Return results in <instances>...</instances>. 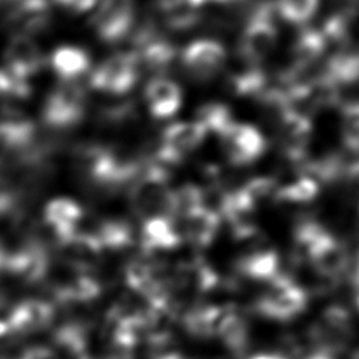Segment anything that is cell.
<instances>
[{
    "label": "cell",
    "mask_w": 359,
    "mask_h": 359,
    "mask_svg": "<svg viewBox=\"0 0 359 359\" xmlns=\"http://www.w3.org/2000/svg\"><path fill=\"white\" fill-rule=\"evenodd\" d=\"M293 238L313 271L325 280L339 282L349 272L352 258L345 244L311 219L300 220Z\"/></svg>",
    "instance_id": "1"
},
{
    "label": "cell",
    "mask_w": 359,
    "mask_h": 359,
    "mask_svg": "<svg viewBox=\"0 0 359 359\" xmlns=\"http://www.w3.org/2000/svg\"><path fill=\"white\" fill-rule=\"evenodd\" d=\"M309 304L307 292L289 275L280 273L255 300V311L264 318L290 321L299 317Z\"/></svg>",
    "instance_id": "2"
},
{
    "label": "cell",
    "mask_w": 359,
    "mask_h": 359,
    "mask_svg": "<svg viewBox=\"0 0 359 359\" xmlns=\"http://www.w3.org/2000/svg\"><path fill=\"white\" fill-rule=\"evenodd\" d=\"M355 335L351 311L341 304L327 306L309 330V341L314 351L337 355L346 349Z\"/></svg>",
    "instance_id": "3"
},
{
    "label": "cell",
    "mask_w": 359,
    "mask_h": 359,
    "mask_svg": "<svg viewBox=\"0 0 359 359\" xmlns=\"http://www.w3.org/2000/svg\"><path fill=\"white\" fill-rule=\"evenodd\" d=\"M86 111V90L76 81H63L48 94L42 107V121L53 129H67L80 123Z\"/></svg>",
    "instance_id": "4"
},
{
    "label": "cell",
    "mask_w": 359,
    "mask_h": 359,
    "mask_svg": "<svg viewBox=\"0 0 359 359\" xmlns=\"http://www.w3.org/2000/svg\"><path fill=\"white\" fill-rule=\"evenodd\" d=\"M137 76L136 59L129 53L107 57L90 76V86L101 93L122 94L132 88Z\"/></svg>",
    "instance_id": "5"
},
{
    "label": "cell",
    "mask_w": 359,
    "mask_h": 359,
    "mask_svg": "<svg viewBox=\"0 0 359 359\" xmlns=\"http://www.w3.org/2000/svg\"><path fill=\"white\" fill-rule=\"evenodd\" d=\"M52 24L48 0H13L4 14V25L14 35L34 36L45 32Z\"/></svg>",
    "instance_id": "6"
},
{
    "label": "cell",
    "mask_w": 359,
    "mask_h": 359,
    "mask_svg": "<svg viewBox=\"0 0 359 359\" xmlns=\"http://www.w3.org/2000/svg\"><path fill=\"white\" fill-rule=\"evenodd\" d=\"M133 20L132 0H98L91 15V27L105 42L122 38Z\"/></svg>",
    "instance_id": "7"
},
{
    "label": "cell",
    "mask_w": 359,
    "mask_h": 359,
    "mask_svg": "<svg viewBox=\"0 0 359 359\" xmlns=\"http://www.w3.org/2000/svg\"><path fill=\"white\" fill-rule=\"evenodd\" d=\"M4 69L14 77L28 81L45 66V56L39 45L25 35H13L3 52Z\"/></svg>",
    "instance_id": "8"
},
{
    "label": "cell",
    "mask_w": 359,
    "mask_h": 359,
    "mask_svg": "<svg viewBox=\"0 0 359 359\" xmlns=\"http://www.w3.org/2000/svg\"><path fill=\"white\" fill-rule=\"evenodd\" d=\"M219 135L227 158L237 165L252 163L264 153V137L251 125L231 122Z\"/></svg>",
    "instance_id": "9"
},
{
    "label": "cell",
    "mask_w": 359,
    "mask_h": 359,
    "mask_svg": "<svg viewBox=\"0 0 359 359\" xmlns=\"http://www.w3.org/2000/svg\"><path fill=\"white\" fill-rule=\"evenodd\" d=\"M219 275L202 258H194L175 265L168 271L170 292L181 290L195 294H206L217 287Z\"/></svg>",
    "instance_id": "10"
},
{
    "label": "cell",
    "mask_w": 359,
    "mask_h": 359,
    "mask_svg": "<svg viewBox=\"0 0 359 359\" xmlns=\"http://www.w3.org/2000/svg\"><path fill=\"white\" fill-rule=\"evenodd\" d=\"M206 129L199 122L174 123L163 135V146L158 153V163L168 167L201 146Z\"/></svg>",
    "instance_id": "11"
},
{
    "label": "cell",
    "mask_w": 359,
    "mask_h": 359,
    "mask_svg": "<svg viewBox=\"0 0 359 359\" xmlns=\"http://www.w3.org/2000/svg\"><path fill=\"white\" fill-rule=\"evenodd\" d=\"M59 259L76 271L90 273L102 259V247L93 233L76 231L56 245Z\"/></svg>",
    "instance_id": "12"
},
{
    "label": "cell",
    "mask_w": 359,
    "mask_h": 359,
    "mask_svg": "<svg viewBox=\"0 0 359 359\" xmlns=\"http://www.w3.org/2000/svg\"><path fill=\"white\" fill-rule=\"evenodd\" d=\"M55 318V307L41 299H25L14 304L7 314L8 327L18 335L25 337L48 328Z\"/></svg>",
    "instance_id": "13"
},
{
    "label": "cell",
    "mask_w": 359,
    "mask_h": 359,
    "mask_svg": "<svg viewBox=\"0 0 359 359\" xmlns=\"http://www.w3.org/2000/svg\"><path fill=\"white\" fill-rule=\"evenodd\" d=\"M83 216V208L69 198H56L45 205L43 223L55 238V248L59 243L77 231Z\"/></svg>",
    "instance_id": "14"
},
{
    "label": "cell",
    "mask_w": 359,
    "mask_h": 359,
    "mask_svg": "<svg viewBox=\"0 0 359 359\" xmlns=\"http://www.w3.org/2000/svg\"><path fill=\"white\" fill-rule=\"evenodd\" d=\"M182 240H187L195 248L209 247L220 229V215L202 205L181 217Z\"/></svg>",
    "instance_id": "15"
},
{
    "label": "cell",
    "mask_w": 359,
    "mask_h": 359,
    "mask_svg": "<svg viewBox=\"0 0 359 359\" xmlns=\"http://www.w3.org/2000/svg\"><path fill=\"white\" fill-rule=\"evenodd\" d=\"M181 243L182 236L174 219L158 216L143 220L140 230V247L144 255L175 250Z\"/></svg>",
    "instance_id": "16"
},
{
    "label": "cell",
    "mask_w": 359,
    "mask_h": 359,
    "mask_svg": "<svg viewBox=\"0 0 359 359\" xmlns=\"http://www.w3.org/2000/svg\"><path fill=\"white\" fill-rule=\"evenodd\" d=\"M224 60L223 48L213 41H198L184 52V65L187 70L201 79L213 76Z\"/></svg>",
    "instance_id": "17"
},
{
    "label": "cell",
    "mask_w": 359,
    "mask_h": 359,
    "mask_svg": "<svg viewBox=\"0 0 359 359\" xmlns=\"http://www.w3.org/2000/svg\"><path fill=\"white\" fill-rule=\"evenodd\" d=\"M216 337L233 355L243 356L250 344V324L241 313L226 307L220 317Z\"/></svg>",
    "instance_id": "18"
},
{
    "label": "cell",
    "mask_w": 359,
    "mask_h": 359,
    "mask_svg": "<svg viewBox=\"0 0 359 359\" xmlns=\"http://www.w3.org/2000/svg\"><path fill=\"white\" fill-rule=\"evenodd\" d=\"M236 268L248 279L268 283L280 275L279 254L272 248L252 250L238 258Z\"/></svg>",
    "instance_id": "19"
},
{
    "label": "cell",
    "mask_w": 359,
    "mask_h": 359,
    "mask_svg": "<svg viewBox=\"0 0 359 359\" xmlns=\"http://www.w3.org/2000/svg\"><path fill=\"white\" fill-rule=\"evenodd\" d=\"M311 128L302 114H289L279 128V142L285 154L292 160H302L309 146Z\"/></svg>",
    "instance_id": "20"
},
{
    "label": "cell",
    "mask_w": 359,
    "mask_h": 359,
    "mask_svg": "<svg viewBox=\"0 0 359 359\" xmlns=\"http://www.w3.org/2000/svg\"><path fill=\"white\" fill-rule=\"evenodd\" d=\"M144 100L154 116L168 118L174 115L181 105V91L171 80L154 79L146 87Z\"/></svg>",
    "instance_id": "21"
},
{
    "label": "cell",
    "mask_w": 359,
    "mask_h": 359,
    "mask_svg": "<svg viewBox=\"0 0 359 359\" xmlns=\"http://www.w3.org/2000/svg\"><path fill=\"white\" fill-rule=\"evenodd\" d=\"M226 307L216 304H196L189 307L182 316L184 330L196 339H210L216 337V330Z\"/></svg>",
    "instance_id": "22"
},
{
    "label": "cell",
    "mask_w": 359,
    "mask_h": 359,
    "mask_svg": "<svg viewBox=\"0 0 359 359\" xmlns=\"http://www.w3.org/2000/svg\"><path fill=\"white\" fill-rule=\"evenodd\" d=\"M50 65L62 81H76L88 72L90 56L79 46H59L50 56Z\"/></svg>",
    "instance_id": "23"
},
{
    "label": "cell",
    "mask_w": 359,
    "mask_h": 359,
    "mask_svg": "<svg viewBox=\"0 0 359 359\" xmlns=\"http://www.w3.org/2000/svg\"><path fill=\"white\" fill-rule=\"evenodd\" d=\"M102 250L122 251L133 244V229L123 219H104L93 231Z\"/></svg>",
    "instance_id": "24"
},
{
    "label": "cell",
    "mask_w": 359,
    "mask_h": 359,
    "mask_svg": "<svg viewBox=\"0 0 359 359\" xmlns=\"http://www.w3.org/2000/svg\"><path fill=\"white\" fill-rule=\"evenodd\" d=\"M275 28L266 18L255 20L245 31L244 49L250 57H262L275 45Z\"/></svg>",
    "instance_id": "25"
},
{
    "label": "cell",
    "mask_w": 359,
    "mask_h": 359,
    "mask_svg": "<svg viewBox=\"0 0 359 359\" xmlns=\"http://www.w3.org/2000/svg\"><path fill=\"white\" fill-rule=\"evenodd\" d=\"M320 192V185L309 175H302L297 180L278 187L275 202L290 205H306L313 202Z\"/></svg>",
    "instance_id": "26"
},
{
    "label": "cell",
    "mask_w": 359,
    "mask_h": 359,
    "mask_svg": "<svg viewBox=\"0 0 359 359\" xmlns=\"http://www.w3.org/2000/svg\"><path fill=\"white\" fill-rule=\"evenodd\" d=\"M205 0H160L167 21L175 27L189 25L198 15Z\"/></svg>",
    "instance_id": "27"
},
{
    "label": "cell",
    "mask_w": 359,
    "mask_h": 359,
    "mask_svg": "<svg viewBox=\"0 0 359 359\" xmlns=\"http://www.w3.org/2000/svg\"><path fill=\"white\" fill-rule=\"evenodd\" d=\"M202 189L192 184H185L177 189H171V217H182L194 209L205 205Z\"/></svg>",
    "instance_id": "28"
},
{
    "label": "cell",
    "mask_w": 359,
    "mask_h": 359,
    "mask_svg": "<svg viewBox=\"0 0 359 359\" xmlns=\"http://www.w3.org/2000/svg\"><path fill=\"white\" fill-rule=\"evenodd\" d=\"M276 189H278L276 182L269 177L252 178L241 187V191L257 206V209L261 205L266 203L268 201H275Z\"/></svg>",
    "instance_id": "29"
},
{
    "label": "cell",
    "mask_w": 359,
    "mask_h": 359,
    "mask_svg": "<svg viewBox=\"0 0 359 359\" xmlns=\"http://www.w3.org/2000/svg\"><path fill=\"white\" fill-rule=\"evenodd\" d=\"M318 0H279V13L292 22H304L316 11Z\"/></svg>",
    "instance_id": "30"
},
{
    "label": "cell",
    "mask_w": 359,
    "mask_h": 359,
    "mask_svg": "<svg viewBox=\"0 0 359 359\" xmlns=\"http://www.w3.org/2000/svg\"><path fill=\"white\" fill-rule=\"evenodd\" d=\"M196 122H199L206 129V132L215 130L220 133L229 123H231V119L229 111L223 105L209 104L202 108Z\"/></svg>",
    "instance_id": "31"
},
{
    "label": "cell",
    "mask_w": 359,
    "mask_h": 359,
    "mask_svg": "<svg viewBox=\"0 0 359 359\" xmlns=\"http://www.w3.org/2000/svg\"><path fill=\"white\" fill-rule=\"evenodd\" d=\"M342 139L346 147L359 151V104L348 107L342 115Z\"/></svg>",
    "instance_id": "32"
},
{
    "label": "cell",
    "mask_w": 359,
    "mask_h": 359,
    "mask_svg": "<svg viewBox=\"0 0 359 359\" xmlns=\"http://www.w3.org/2000/svg\"><path fill=\"white\" fill-rule=\"evenodd\" d=\"M31 93L28 81L11 76L6 69H0V97L25 98Z\"/></svg>",
    "instance_id": "33"
},
{
    "label": "cell",
    "mask_w": 359,
    "mask_h": 359,
    "mask_svg": "<svg viewBox=\"0 0 359 359\" xmlns=\"http://www.w3.org/2000/svg\"><path fill=\"white\" fill-rule=\"evenodd\" d=\"M18 337L7 324L6 320H0V359H18L22 351H18Z\"/></svg>",
    "instance_id": "34"
},
{
    "label": "cell",
    "mask_w": 359,
    "mask_h": 359,
    "mask_svg": "<svg viewBox=\"0 0 359 359\" xmlns=\"http://www.w3.org/2000/svg\"><path fill=\"white\" fill-rule=\"evenodd\" d=\"M323 39L318 35L307 34L304 38H300V41L296 45V53L299 59H311L318 55L321 50Z\"/></svg>",
    "instance_id": "35"
},
{
    "label": "cell",
    "mask_w": 359,
    "mask_h": 359,
    "mask_svg": "<svg viewBox=\"0 0 359 359\" xmlns=\"http://www.w3.org/2000/svg\"><path fill=\"white\" fill-rule=\"evenodd\" d=\"M52 1L70 13L80 14L94 8L98 0H52Z\"/></svg>",
    "instance_id": "36"
},
{
    "label": "cell",
    "mask_w": 359,
    "mask_h": 359,
    "mask_svg": "<svg viewBox=\"0 0 359 359\" xmlns=\"http://www.w3.org/2000/svg\"><path fill=\"white\" fill-rule=\"evenodd\" d=\"M348 275H349V279H351L352 285L359 290V247L356 250L355 258L351 262V268H349Z\"/></svg>",
    "instance_id": "37"
},
{
    "label": "cell",
    "mask_w": 359,
    "mask_h": 359,
    "mask_svg": "<svg viewBox=\"0 0 359 359\" xmlns=\"http://www.w3.org/2000/svg\"><path fill=\"white\" fill-rule=\"evenodd\" d=\"M248 359H289V358L279 352H261L250 356Z\"/></svg>",
    "instance_id": "38"
},
{
    "label": "cell",
    "mask_w": 359,
    "mask_h": 359,
    "mask_svg": "<svg viewBox=\"0 0 359 359\" xmlns=\"http://www.w3.org/2000/svg\"><path fill=\"white\" fill-rule=\"evenodd\" d=\"M151 359H188V358L181 355L177 351H165V352H161V353H157V355L151 356Z\"/></svg>",
    "instance_id": "39"
},
{
    "label": "cell",
    "mask_w": 359,
    "mask_h": 359,
    "mask_svg": "<svg viewBox=\"0 0 359 359\" xmlns=\"http://www.w3.org/2000/svg\"><path fill=\"white\" fill-rule=\"evenodd\" d=\"M302 359H335L334 355H330L327 352L323 351H314L311 349L307 355H304Z\"/></svg>",
    "instance_id": "40"
},
{
    "label": "cell",
    "mask_w": 359,
    "mask_h": 359,
    "mask_svg": "<svg viewBox=\"0 0 359 359\" xmlns=\"http://www.w3.org/2000/svg\"><path fill=\"white\" fill-rule=\"evenodd\" d=\"M4 266H6V248L0 243V272H4Z\"/></svg>",
    "instance_id": "41"
},
{
    "label": "cell",
    "mask_w": 359,
    "mask_h": 359,
    "mask_svg": "<svg viewBox=\"0 0 359 359\" xmlns=\"http://www.w3.org/2000/svg\"><path fill=\"white\" fill-rule=\"evenodd\" d=\"M13 0H0V4H10Z\"/></svg>",
    "instance_id": "42"
},
{
    "label": "cell",
    "mask_w": 359,
    "mask_h": 359,
    "mask_svg": "<svg viewBox=\"0 0 359 359\" xmlns=\"http://www.w3.org/2000/svg\"><path fill=\"white\" fill-rule=\"evenodd\" d=\"M356 304H358V309H359V294H358V297H356Z\"/></svg>",
    "instance_id": "43"
},
{
    "label": "cell",
    "mask_w": 359,
    "mask_h": 359,
    "mask_svg": "<svg viewBox=\"0 0 359 359\" xmlns=\"http://www.w3.org/2000/svg\"><path fill=\"white\" fill-rule=\"evenodd\" d=\"M216 1H233V0H216Z\"/></svg>",
    "instance_id": "44"
},
{
    "label": "cell",
    "mask_w": 359,
    "mask_h": 359,
    "mask_svg": "<svg viewBox=\"0 0 359 359\" xmlns=\"http://www.w3.org/2000/svg\"><path fill=\"white\" fill-rule=\"evenodd\" d=\"M355 359H359V355H356V356H355Z\"/></svg>",
    "instance_id": "45"
}]
</instances>
